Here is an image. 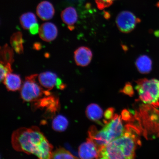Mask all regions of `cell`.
Returning a JSON list of instances; mask_svg holds the SVG:
<instances>
[{
    "label": "cell",
    "mask_w": 159,
    "mask_h": 159,
    "mask_svg": "<svg viewBox=\"0 0 159 159\" xmlns=\"http://www.w3.org/2000/svg\"><path fill=\"white\" fill-rule=\"evenodd\" d=\"M39 25L37 23L34 24L30 27V32L31 34L35 35L39 33Z\"/></svg>",
    "instance_id": "cell-25"
},
{
    "label": "cell",
    "mask_w": 159,
    "mask_h": 159,
    "mask_svg": "<svg viewBox=\"0 0 159 159\" xmlns=\"http://www.w3.org/2000/svg\"><path fill=\"white\" fill-rule=\"evenodd\" d=\"M41 44H40L39 43H35L34 45V48L35 49L39 50L41 49Z\"/></svg>",
    "instance_id": "cell-27"
},
{
    "label": "cell",
    "mask_w": 159,
    "mask_h": 159,
    "mask_svg": "<svg viewBox=\"0 0 159 159\" xmlns=\"http://www.w3.org/2000/svg\"><path fill=\"white\" fill-rule=\"evenodd\" d=\"M7 90L15 91L20 89L21 80L20 75L10 73L6 76L3 81Z\"/></svg>",
    "instance_id": "cell-13"
},
{
    "label": "cell",
    "mask_w": 159,
    "mask_h": 159,
    "mask_svg": "<svg viewBox=\"0 0 159 159\" xmlns=\"http://www.w3.org/2000/svg\"><path fill=\"white\" fill-rule=\"evenodd\" d=\"M14 61V52L13 49L7 44L1 47V63L6 64L10 63L11 64Z\"/></svg>",
    "instance_id": "cell-18"
},
{
    "label": "cell",
    "mask_w": 159,
    "mask_h": 159,
    "mask_svg": "<svg viewBox=\"0 0 159 159\" xmlns=\"http://www.w3.org/2000/svg\"><path fill=\"white\" fill-rule=\"evenodd\" d=\"M139 98L145 104L159 107V81L143 79L136 81Z\"/></svg>",
    "instance_id": "cell-4"
},
{
    "label": "cell",
    "mask_w": 159,
    "mask_h": 159,
    "mask_svg": "<svg viewBox=\"0 0 159 159\" xmlns=\"http://www.w3.org/2000/svg\"><path fill=\"white\" fill-rule=\"evenodd\" d=\"M37 14L43 20H48L52 19L55 14V9L52 4L47 1L40 3L37 7Z\"/></svg>",
    "instance_id": "cell-10"
},
{
    "label": "cell",
    "mask_w": 159,
    "mask_h": 159,
    "mask_svg": "<svg viewBox=\"0 0 159 159\" xmlns=\"http://www.w3.org/2000/svg\"><path fill=\"white\" fill-rule=\"evenodd\" d=\"M61 17L64 23L68 25L69 30H74V25L78 19V15L74 7H70L63 10L61 14Z\"/></svg>",
    "instance_id": "cell-12"
},
{
    "label": "cell",
    "mask_w": 159,
    "mask_h": 159,
    "mask_svg": "<svg viewBox=\"0 0 159 159\" xmlns=\"http://www.w3.org/2000/svg\"><path fill=\"white\" fill-rule=\"evenodd\" d=\"M38 75L34 74L27 76L21 88V96L26 102H38L43 95H49L48 90L45 91L36 81Z\"/></svg>",
    "instance_id": "cell-5"
},
{
    "label": "cell",
    "mask_w": 159,
    "mask_h": 159,
    "mask_svg": "<svg viewBox=\"0 0 159 159\" xmlns=\"http://www.w3.org/2000/svg\"><path fill=\"white\" fill-rule=\"evenodd\" d=\"M140 130L134 125L125 126L124 134L99 150L98 158L132 159L141 145Z\"/></svg>",
    "instance_id": "cell-2"
},
{
    "label": "cell",
    "mask_w": 159,
    "mask_h": 159,
    "mask_svg": "<svg viewBox=\"0 0 159 159\" xmlns=\"http://www.w3.org/2000/svg\"><path fill=\"white\" fill-rule=\"evenodd\" d=\"M68 124V121L65 117L59 115L53 119L52 128L57 132H63L66 130Z\"/></svg>",
    "instance_id": "cell-19"
},
{
    "label": "cell",
    "mask_w": 159,
    "mask_h": 159,
    "mask_svg": "<svg viewBox=\"0 0 159 159\" xmlns=\"http://www.w3.org/2000/svg\"><path fill=\"white\" fill-rule=\"evenodd\" d=\"M57 75L51 71H45L39 75V84L48 91L57 86Z\"/></svg>",
    "instance_id": "cell-11"
},
{
    "label": "cell",
    "mask_w": 159,
    "mask_h": 159,
    "mask_svg": "<svg viewBox=\"0 0 159 159\" xmlns=\"http://www.w3.org/2000/svg\"><path fill=\"white\" fill-rule=\"evenodd\" d=\"M136 66L137 69L142 74H148L152 69V61L146 55L141 56L137 59Z\"/></svg>",
    "instance_id": "cell-14"
},
{
    "label": "cell",
    "mask_w": 159,
    "mask_h": 159,
    "mask_svg": "<svg viewBox=\"0 0 159 159\" xmlns=\"http://www.w3.org/2000/svg\"><path fill=\"white\" fill-rule=\"evenodd\" d=\"M76 157L63 148L57 149L52 152V159H76Z\"/></svg>",
    "instance_id": "cell-20"
},
{
    "label": "cell",
    "mask_w": 159,
    "mask_h": 159,
    "mask_svg": "<svg viewBox=\"0 0 159 159\" xmlns=\"http://www.w3.org/2000/svg\"><path fill=\"white\" fill-rule=\"evenodd\" d=\"M11 142L17 152L34 155L39 159H52L53 146L38 127L17 129L12 134Z\"/></svg>",
    "instance_id": "cell-1"
},
{
    "label": "cell",
    "mask_w": 159,
    "mask_h": 159,
    "mask_svg": "<svg viewBox=\"0 0 159 159\" xmlns=\"http://www.w3.org/2000/svg\"><path fill=\"white\" fill-rule=\"evenodd\" d=\"M103 114L102 109L97 104H91L87 107L86 115L91 120L98 122L102 118Z\"/></svg>",
    "instance_id": "cell-15"
},
{
    "label": "cell",
    "mask_w": 159,
    "mask_h": 159,
    "mask_svg": "<svg viewBox=\"0 0 159 159\" xmlns=\"http://www.w3.org/2000/svg\"><path fill=\"white\" fill-rule=\"evenodd\" d=\"M114 109L112 108H109L107 109L105 111L104 114V116L105 119H106V121L105 122V124H107L108 123L107 120H111V119L114 117Z\"/></svg>",
    "instance_id": "cell-24"
},
{
    "label": "cell",
    "mask_w": 159,
    "mask_h": 159,
    "mask_svg": "<svg viewBox=\"0 0 159 159\" xmlns=\"http://www.w3.org/2000/svg\"><path fill=\"white\" fill-rule=\"evenodd\" d=\"M122 118L125 120H129L130 118V113L126 110L123 111L122 113Z\"/></svg>",
    "instance_id": "cell-26"
},
{
    "label": "cell",
    "mask_w": 159,
    "mask_h": 159,
    "mask_svg": "<svg viewBox=\"0 0 159 159\" xmlns=\"http://www.w3.org/2000/svg\"><path fill=\"white\" fill-rule=\"evenodd\" d=\"M115 0H95L97 7L99 9L102 10L112 5Z\"/></svg>",
    "instance_id": "cell-22"
},
{
    "label": "cell",
    "mask_w": 159,
    "mask_h": 159,
    "mask_svg": "<svg viewBox=\"0 0 159 159\" xmlns=\"http://www.w3.org/2000/svg\"><path fill=\"white\" fill-rule=\"evenodd\" d=\"M125 130L120 116L115 114L100 131L97 130L94 126L91 127L89 131V138L95 143L99 150L102 147L122 136Z\"/></svg>",
    "instance_id": "cell-3"
},
{
    "label": "cell",
    "mask_w": 159,
    "mask_h": 159,
    "mask_svg": "<svg viewBox=\"0 0 159 159\" xmlns=\"http://www.w3.org/2000/svg\"><path fill=\"white\" fill-rule=\"evenodd\" d=\"M11 64L7 63L3 64L1 63V81H3L5 77L8 73H11L13 70L12 69Z\"/></svg>",
    "instance_id": "cell-21"
},
{
    "label": "cell",
    "mask_w": 159,
    "mask_h": 159,
    "mask_svg": "<svg viewBox=\"0 0 159 159\" xmlns=\"http://www.w3.org/2000/svg\"><path fill=\"white\" fill-rule=\"evenodd\" d=\"M10 43L12 48L16 52L19 54L23 53L24 39L22 34L20 32H17L12 35L10 39Z\"/></svg>",
    "instance_id": "cell-16"
},
{
    "label": "cell",
    "mask_w": 159,
    "mask_h": 159,
    "mask_svg": "<svg viewBox=\"0 0 159 159\" xmlns=\"http://www.w3.org/2000/svg\"><path fill=\"white\" fill-rule=\"evenodd\" d=\"M92 57V51L88 47H81L75 51V61L77 65L79 66H87L91 62Z\"/></svg>",
    "instance_id": "cell-8"
},
{
    "label": "cell",
    "mask_w": 159,
    "mask_h": 159,
    "mask_svg": "<svg viewBox=\"0 0 159 159\" xmlns=\"http://www.w3.org/2000/svg\"><path fill=\"white\" fill-rule=\"evenodd\" d=\"M121 92L124 93L127 95H128L130 96H132L134 94V91L133 90L132 85L129 83H126L124 89L121 91Z\"/></svg>",
    "instance_id": "cell-23"
},
{
    "label": "cell",
    "mask_w": 159,
    "mask_h": 159,
    "mask_svg": "<svg viewBox=\"0 0 159 159\" xmlns=\"http://www.w3.org/2000/svg\"><path fill=\"white\" fill-rule=\"evenodd\" d=\"M78 154L81 159L98 158L99 150L95 143L89 138L86 142L80 146Z\"/></svg>",
    "instance_id": "cell-7"
},
{
    "label": "cell",
    "mask_w": 159,
    "mask_h": 159,
    "mask_svg": "<svg viewBox=\"0 0 159 159\" xmlns=\"http://www.w3.org/2000/svg\"><path fill=\"white\" fill-rule=\"evenodd\" d=\"M140 21L141 20L131 12L124 11L119 14L116 22L117 27L121 32L128 33L132 31Z\"/></svg>",
    "instance_id": "cell-6"
},
{
    "label": "cell",
    "mask_w": 159,
    "mask_h": 159,
    "mask_svg": "<svg viewBox=\"0 0 159 159\" xmlns=\"http://www.w3.org/2000/svg\"><path fill=\"white\" fill-rule=\"evenodd\" d=\"M20 21L22 27L25 30L29 29L32 25L37 22L36 17L31 12L23 14L20 17Z\"/></svg>",
    "instance_id": "cell-17"
},
{
    "label": "cell",
    "mask_w": 159,
    "mask_h": 159,
    "mask_svg": "<svg viewBox=\"0 0 159 159\" xmlns=\"http://www.w3.org/2000/svg\"><path fill=\"white\" fill-rule=\"evenodd\" d=\"M58 30L54 24L50 22L43 23L39 27V34L40 38L48 42H51L56 38Z\"/></svg>",
    "instance_id": "cell-9"
}]
</instances>
